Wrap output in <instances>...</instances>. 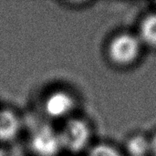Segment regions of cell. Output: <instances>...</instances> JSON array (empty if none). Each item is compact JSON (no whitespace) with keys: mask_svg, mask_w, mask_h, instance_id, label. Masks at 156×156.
Returning a JSON list of instances; mask_svg holds the SVG:
<instances>
[{"mask_svg":"<svg viewBox=\"0 0 156 156\" xmlns=\"http://www.w3.org/2000/svg\"><path fill=\"white\" fill-rule=\"evenodd\" d=\"M143 44L137 35L120 33L109 43L107 53L110 60L120 67L133 65L140 57Z\"/></svg>","mask_w":156,"mask_h":156,"instance_id":"cell-1","label":"cell"},{"mask_svg":"<svg viewBox=\"0 0 156 156\" xmlns=\"http://www.w3.org/2000/svg\"><path fill=\"white\" fill-rule=\"evenodd\" d=\"M62 149L73 154L84 151L91 140V129L81 119H70L58 133Z\"/></svg>","mask_w":156,"mask_h":156,"instance_id":"cell-2","label":"cell"},{"mask_svg":"<svg viewBox=\"0 0 156 156\" xmlns=\"http://www.w3.org/2000/svg\"><path fill=\"white\" fill-rule=\"evenodd\" d=\"M33 152L38 156H56L62 149L59 133L48 127L36 131L31 139Z\"/></svg>","mask_w":156,"mask_h":156,"instance_id":"cell-3","label":"cell"},{"mask_svg":"<svg viewBox=\"0 0 156 156\" xmlns=\"http://www.w3.org/2000/svg\"><path fill=\"white\" fill-rule=\"evenodd\" d=\"M74 107V98L64 90L51 92L44 101V112L52 119H62L69 116Z\"/></svg>","mask_w":156,"mask_h":156,"instance_id":"cell-4","label":"cell"},{"mask_svg":"<svg viewBox=\"0 0 156 156\" xmlns=\"http://www.w3.org/2000/svg\"><path fill=\"white\" fill-rule=\"evenodd\" d=\"M137 36L143 46L156 48V12L148 14L143 18Z\"/></svg>","mask_w":156,"mask_h":156,"instance_id":"cell-5","label":"cell"},{"mask_svg":"<svg viewBox=\"0 0 156 156\" xmlns=\"http://www.w3.org/2000/svg\"><path fill=\"white\" fill-rule=\"evenodd\" d=\"M126 151L130 156H147L151 154L150 139L143 135H134L128 139Z\"/></svg>","mask_w":156,"mask_h":156,"instance_id":"cell-6","label":"cell"},{"mask_svg":"<svg viewBox=\"0 0 156 156\" xmlns=\"http://www.w3.org/2000/svg\"><path fill=\"white\" fill-rule=\"evenodd\" d=\"M88 156H122V154L110 144H100L90 150Z\"/></svg>","mask_w":156,"mask_h":156,"instance_id":"cell-7","label":"cell"},{"mask_svg":"<svg viewBox=\"0 0 156 156\" xmlns=\"http://www.w3.org/2000/svg\"><path fill=\"white\" fill-rule=\"evenodd\" d=\"M150 146H151V154L156 156V133L150 139Z\"/></svg>","mask_w":156,"mask_h":156,"instance_id":"cell-8","label":"cell"}]
</instances>
